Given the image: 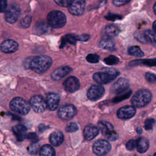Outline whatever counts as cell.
Segmentation results:
<instances>
[{
  "mask_svg": "<svg viewBox=\"0 0 156 156\" xmlns=\"http://www.w3.org/2000/svg\"><path fill=\"white\" fill-rule=\"evenodd\" d=\"M12 131L18 141H22L26 137L27 128L21 124H18L12 127Z\"/></svg>",
  "mask_w": 156,
  "mask_h": 156,
  "instance_id": "7402d4cb",
  "label": "cell"
},
{
  "mask_svg": "<svg viewBox=\"0 0 156 156\" xmlns=\"http://www.w3.org/2000/svg\"><path fill=\"white\" fill-rule=\"evenodd\" d=\"M78 129H79V126L76 122H70L67 125L66 127V131L68 132H76Z\"/></svg>",
  "mask_w": 156,
  "mask_h": 156,
  "instance_id": "e575fe53",
  "label": "cell"
},
{
  "mask_svg": "<svg viewBox=\"0 0 156 156\" xmlns=\"http://www.w3.org/2000/svg\"><path fill=\"white\" fill-rule=\"evenodd\" d=\"M105 18L108 20H110V21H115L116 20H119L121 19L122 16L119 15H116V14H108L107 15V16H105Z\"/></svg>",
  "mask_w": 156,
  "mask_h": 156,
  "instance_id": "7bdbcfd3",
  "label": "cell"
},
{
  "mask_svg": "<svg viewBox=\"0 0 156 156\" xmlns=\"http://www.w3.org/2000/svg\"><path fill=\"white\" fill-rule=\"evenodd\" d=\"M136 113V108L132 105H126L120 108L117 112V116L122 119H128L133 117Z\"/></svg>",
  "mask_w": 156,
  "mask_h": 156,
  "instance_id": "9a60e30c",
  "label": "cell"
},
{
  "mask_svg": "<svg viewBox=\"0 0 156 156\" xmlns=\"http://www.w3.org/2000/svg\"><path fill=\"white\" fill-rule=\"evenodd\" d=\"M90 38V36L88 34H82L80 35L77 36V40L81 41H85L88 40Z\"/></svg>",
  "mask_w": 156,
  "mask_h": 156,
  "instance_id": "f6af8a7d",
  "label": "cell"
},
{
  "mask_svg": "<svg viewBox=\"0 0 156 156\" xmlns=\"http://www.w3.org/2000/svg\"><path fill=\"white\" fill-rule=\"evenodd\" d=\"M7 8V0H0V13L4 12Z\"/></svg>",
  "mask_w": 156,
  "mask_h": 156,
  "instance_id": "ee69618b",
  "label": "cell"
},
{
  "mask_svg": "<svg viewBox=\"0 0 156 156\" xmlns=\"http://www.w3.org/2000/svg\"><path fill=\"white\" fill-rule=\"evenodd\" d=\"M5 12V20L10 24L16 22L21 14V9L19 5L14 4H11Z\"/></svg>",
  "mask_w": 156,
  "mask_h": 156,
  "instance_id": "8992f818",
  "label": "cell"
},
{
  "mask_svg": "<svg viewBox=\"0 0 156 156\" xmlns=\"http://www.w3.org/2000/svg\"><path fill=\"white\" fill-rule=\"evenodd\" d=\"M136 130H137V132H138L139 133H141L142 132V130H141V129H140V128H138Z\"/></svg>",
  "mask_w": 156,
  "mask_h": 156,
  "instance_id": "681fc988",
  "label": "cell"
},
{
  "mask_svg": "<svg viewBox=\"0 0 156 156\" xmlns=\"http://www.w3.org/2000/svg\"><path fill=\"white\" fill-rule=\"evenodd\" d=\"M32 22V16L30 15H27L24 16L20 22L19 27L21 28H27L30 26Z\"/></svg>",
  "mask_w": 156,
  "mask_h": 156,
  "instance_id": "4dcf8cb0",
  "label": "cell"
},
{
  "mask_svg": "<svg viewBox=\"0 0 156 156\" xmlns=\"http://www.w3.org/2000/svg\"><path fill=\"white\" fill-rule=\"evenodd\" d=\"M126 148L129 151H132L136 147V140H130L126 143Z\"/></svg>",
  "mask_w": 156,
  "mask_h": 156,
  "instance_id": "60d3db41",
  "label": "cell"
},
{
  "mask_svg": "<svg viewBox=\"0 0 156 156\" xmlns=\"http://www.w3.org/2000/svg\"><path fill=\"white\" fill-rule=\"evenodd\" d=\"M119 29L115 26V25H108L105 26L102 32V37L108 38H113L118 35L119 34Z\"/></svg>",
  "mask_w": 156,
  "mask_h": 156,
  "instance_id": "d6986e66",
  "label": "cell"
},
{
  "mask_svg": "<svg viewBox=\"0 0 156 156\" xmlns=\"http://www.w3.org/2000/svg\"><path fill=\"white\" fill-rule=\"evenodd\" d=\"M122 95L120 94V96L119 95V96H116V97H115V98H114L113 101H114L115 102H118L119 101H122L123 99L129 98V96H130V93H131V91H126V92H125V91H124L122 92Z\"/></svg>",
  "mask_w": 156,
  "mask_h": 156,
  "instance_id": "d6a6232c",
  "label": "cell"
},
{
  "mask_svg": "<svg viewBox=\"0 0 156 156\" xmlns=\"http://www.w3.org/2000/svg\"><path fill=\"white\" fill-rule=\"evenodd\" d=\"M105 92L104 88L99 85H93L87 91V97L91 101H96L102 97Z\"/></svg>",
  "mask_w": 156,
  "mask_h": 156,
  "instance_id": "7c38bea8",
  "label": "cell"
},
{
  "mask_svg": "<svg viewBox=\"0 0 156 156\" xmlns=\"http://www.w3.org/2000/svg\"><path fill=\"white\" fill-rule=\"evenodd\" d=\"M146 79L149 82V83H155L156 80V77L154 74L151 73H146L145 74Z\"/></svg>",
  "mask_w": 156,
  "mask_h": 156,
  "instance_id": "ab89813d",
  "label": "cell"
},
{
  "mask_svg": "<svg viewBox=\"0 0 156 156\" xmlns=\"http://www.w3.org/2000/svg\"><path fill=\"white\" fill-rule=\"evenodd\" d=\"M149 143L148 140L144 138L141 137L136 140V147L138 152L144 153L146 152L149 148Z\"/></svg>",
  "mask_w": 156,
  "mask_h": 156,
  "instance_id": "cb8c5ba5",
  "label": "cell"
},
{
  "mask_svg": "<svg viewBox=\"0 0 156 156\" xmlns=\"http://www.w3.org/2000/svg\"><path fill=\"white\" fill-rule=\"evenodd\" d=\"M155 155H156V154H155H155H154V156H155Z\"/></svg>",
  "mask_w": 156,
  "mask_h": 156,
  "instance_id": "f907efd6",
  "label": "cell"
},
{
  "mask_svg": "<svg viewBox=\"0 0 156 156\" xmlns=\"http://www.w3.org/2000/svg\"><path fill=\"white\" fill-rule=\"evenodd\" d=\"M99 129L105 138L110 140H115L118 138L117 133L113 130V126L108 122L101 121L98 123Z\"/></svg>",
  "mask_w": 156,
  "mask_h": 156,
  "instance_id": "52a82bcc",
  "label": "cell"
},
{
  "mask_svg": "<svg viewBox=\"0 0 156 156\" xmlns=\"http://www.w3.org/2000/svg\"><path fill=\"white\" fill-rule=\"evenodd\" d=\"M131 156H136V155H131Z\"/></svg>",
  "mask_w": 156,
  "mask_h": 156,
  "instance_id": "816d5d0a",
  "label": "cell"
},
{
  "mask_svg": "<svg viewBox=\"0 0 156 156\" xmlns=\"http://www.w3.org/2000/svg\"><path fill=\"white\" fill-rule=\"evenodd\" d=\"M52 62L50 57L46 55H40L29 58L26 62L25 65L38 74H42L50 68Z\"/></svg>",
  "mask_w": 156,
  "mask_h": 156,
  "instance_id": "6da1fadb",
  "label": "cell"
},
{
  "mask_svg": "<svg viewBox=\"0 0 156 156\" xmlns=\"http://www.w3.org/2000/svg\"><path fill=\"white\" fill-rule=\"evenodd\" d=\"M152 93L147 90H138L132 98L131 103L133 106L141 108L147 105L151 101Z\"/></svg>",
  "mask_w": 156,
  "mask_h": 156,
  "instance_id": "3957f363",
  "label": "cell"
},
{
  "mask_svg": "<svg viewBox=\"0 0 156 156\" xmlns=\"http://www.w3.org/2000/svg\"><path fill=\"white\" fill-rule=\"evenodd\" d=\"M39 149H40V146L36 142H34L29 147L28 151H29V152L31 154H36L38 152Z\"/></svg>",
  "mask_w": 156,
  "mask_h": 156,
  "instance_id": "d590c367",
  "label": "cell"
},
{
  "mask_svg": "<svg viewBox=\"0 0 156 156\" xmlns=\"http://www.w3.org/2000/svg\"><path fill=\"white\" fill-rule=\"evenodd\" d=\"M18 43L12 39H7L3 41L0 46L1 51L6 54L13 53L18 49Z\"/></svg>",
  "mask_w": 156,
  "mask_h": 156,
  "instance_id": "4fadbf2b",
  "label": "cell"
},
{
  "mask_svg": "<svg viewBox=\"0 0 156 156\" xmlns=\"http://www.w3.org/2000/svg\"><path fill=\"white\" fill-rule=\"evenodd\" d=\"M64 136L60 131L56 130L52 132L49 136V141L54 146H60L63 141Z\"/></svg>",
  "mask_w": 156,
  "mask_h": 156,
  "instance_id": "44dd1931",
  "label": "cell"
},
{
  "mask_svg": "<svg viewBox=\"0 0 156 156\" xmlns=\"http://www.w3.org/2000/svg\"><path fill=\"white\" fill-rule=\"evenodd\" d=\"M9 107L13 112L22 115H27L30 111V105L27 102L22 98H13L9 103Z\"/></svg>",
  "mask_w": 156,
  "mask_h": 156,
  "instance_id": "277c9868",
  "label": "cell"
},
{
  "mask_svg": "<svg viewBox=\"0 0 156 156\" xmlns=\"http://www.w3.org/2000/svg\"><path fill=\"white\" fill-rule=\"evenodd\" d=\"M119 73L113 68H104L101 71L94 73L93 79L98 83L106 84L116 79Z\"/></svg>",
  "mask_w": 156,
  "mask_h": 156,
  "instance_id": "7a4b0ae2",
  "label": "cell"
},
{
  "mask_svg": "<svg viewBox=\"0 0 156 156\" xmlns=\"http://www.w3.org/2000/svg\"><path fill=\"white\" fill-rule=\"evenodd\" d=\"M104 62L108 65H113L118 63L119 58L115 55H110L104 58Z\"/></svg>",
  "mask_w": 156,
  "mask_h": 156,
  "instance_id": "1f68e13d",
  "label": "cell"
},
{
  "mask_svg": "<svg viewBox=\"0 0 156 156\" xmlns=\"http://www.w3.org/2000/svg\"><path fill=\"white\" fill-rule=\"evenodd\" d=\"M65 90L69 93H73L80 88V82L76 77L70 76L66 79L63 83Z\"/></svg>",
  "mask_w": 156,
  "mask_h": 156,
  "instance_id": "5bb4252c",
  "label": "cell"
},
{
  "mask_svg": "<svg viewBox=\"0 0 156 156\" xmlns=\"http://www.w3.org/2000/svg\"><path fill=\"white\" fill-rule=\"evenodd\" d=\"M155 123V120L153 118H149L145 121L144 128L146 130H151Z\"/></svg>",
  "mask_w": 156,
  "mask_h": 156,
  "instance_id": "8d00e7d4",
  "label": "cell"
},
{
  "mask_svg": "<svg viewBox=\"0 0 156 156\" xmlns=\"http://www.w3.org/2000/svg\"><path fill=\"white\" fill-rule=\"evenodd\" d=\"M129 87V81L123 77L118 79L112 86L111 90L115 93H120L126 91Z\"/></svg>",
  "mask_w": 156,
  "mask_h": 156,
  "instance_id": "2e32d148",
  "label": "cell"
},
{
  "mask_svg": "<svg viewBox=\"0 0 156 156\" xmlns=\"http://www.w3.org/2000/svg\"><path fill=\"white\" fill-rule=\"evenodd\" d=\"M71 71V68L68 66H60L52 73L51 77L54 80H59L68 75Z\"/></svg>",
  "mask_w": 156,
  "mask_h": 156,
  "instance_id": "e0dca14e",
  "label": "cell"
},
{
  "mask_svg": "<svg viewBox=\"0 0 156 156\" xmlns=\"http://www.w3.org/2000/svg\"><path fill=\"white\" fill-rule=\"evenodd\" d=\"M87 60L90 63H98L99 60V57L96 54H90L86 57Z\"/></svg>",
  "mask_w": 156,
  "mask_h": 156,
  "instance_id": "836d02e7",
  "label": "cell"
},
{
  "mask_svg": "<svg viewBox=\"0 0 156 156\" xmlns=\"http://www.w3.org/2000/svg\"><path fill=\"white\" fill-rule=\"evenodd\" d=\"M155 21H154L153 23V25H152V27H153V31L155 33Z\"/></svg>",
  "mask_w": 156,
  "mask_h": 156,
  "instance_id": "7dc6e473",
  "label": "cell"
},
{
  "mask_svg": "<svg viewBox=\"0 0 156 156\" xmlns=\"http://www.w3.org/2000/svg\"><path fill=\"white\" fill-rule=\"evenodd\" d=\"M60 102V97L57 94L50 93L47 95L46 104L49 110L53 111L57 108Z\"/></svg>",
  "mask_w": 156,
  "mask_h": 156,
  "instance_id": "ac0fdd59",
  "label": "cell"
},
{
  "mask_svg": "<svg viewBox=\"0 0 156 156\" xmlns=\"http://www.w3.org/2000/svg\"><path fill=\"white\" fill-rule=\"evenodd\" d=\"M128 52L130 55L135 57H141L144 55V52L142 51L140 48L137 46H133L129 48L128 50Z\"/></svg>",
  "mask_w": 156,
  "mask_h": 156,
  "instance_id": "f1b7e54d",
  "label": "cell"
},
{
  "mask_svg": "<svg viewBox=\"0 0 156 156\" xmlns=\"http://www.w3.org/2000/svg\"><path fill=\"white\" fill-rule=\"evenodd\" d=\"M40 156H55V152L51 145L45 144L40 149Z\"/></svg>",
  "mask_w": 156,
  "mask_h": 156,
  "instance_id": "d4e9b609",
  "label": "cell"
},
{
  "mask_svg": "<svg viewBox=\"0 0 156 156\" xmlns=\"http://www.w3.org/2000/svg\"><path fill=\"white\" fill-rule=\"evenodd\" d=\"M30 105L37 113H42L47 108L46 101L41 95H35L30 99Z\"/></svg>",
  "mask_w": 156,
  "mask_h": 156,
  "instance_id": "30bf717a",
  "label": "cell"
},
{
  "mask_svg": "<svg viewBox=\"0 0 156 156\" xmlns=\"http://www.w3.org/2000/svg\"><path fill=\"white\" fill-rule=\"evenodd\" d=\"M77 113L76 108L72 104H66L61 107L58 112L60 118L63 120H69L73 118Z\"/></svg>",
  "mask_w": 156,
  "mask_h": 156,
  "instance_id": "9c48e42d",
  "label": "cell"
},
{
  "mask_svg": "<svg viewBox=\"0 0 156 156\" xmlns=\"http://www.w3.org/2000/svg\"><path fill=\"white\" fill-rule=\"evenodd\" d=\"M48 30V26L43 21H38L36 23L35 26V31L38 34H42L46 33Z\"/></svg>",
  "mask_w": 156,
  "mask_h": 156,
  "instance_id": "484cf974",
  "label": "cell"
},
{
  "mask_svg": "<svg viewBox=\"0 0 156 156\" xmlns=\"http://www.w3.org/2000/svg\"><path fill=\"white\" fill-rule=\"evenodd\" d=\"M155 58L153 59H147V60H135L131 62V65H136L139 64H143L146 66H154L155 65Z\"/></svg>",
  "mask_w": 156,
  "mask_h": 156,
  "instance_id": "f546056e",
  "label": "cell"
},
{
  "mask_svg": "<svg viewBox=\"0 0 156 156\" xmlns=\"http://www.w3.org/2000/svg\"><path fill=\"white\" fill-rule=\"evenodd\" d=\"M85 0H72L68 7V11L73 15H82L85 12Z\"/></svg>",
  "mask_w": 156,
  "mask_h": 156,
  "instance_id": "8fae6325",
  "label": "cell"
},
{
  "mask_svg": "<svg viewBox=\"0 0 156 156\" xmlns=\"http://www.w3.org/2000/svg\"><path fill=\"white\" fill-rule=\"evenodd\" d=\"M99 46L103 49L108 51H114L115 49V44L111 38L102 37L99 43Z\"/></svg>",
  "mask_w": 156,
  "mask_h": 156,
  "instance_id": "603a6c76",
  "label": "cell"
},
{
  "mask_svg": "<svg viewBox=\"0 0 156 156\" xmlns=\"http://www.w3.org/2000/svg\"><path fill=\"white\" fill-rule=\"evenodd\" d=\"M130 0H112L113 4L115 6H122L130 2Z\"/></svg>",
  "mask_w": 156,
  "mask_h": 156,
  "instance_id": "b9f144b4",
  "label": "cell"
},
{
  "mask_svg": "<svg viewBox=\"0 0 156 156\" xmlns=\"http://www.w3.org/2000/svg\"><path fill=\"white\" fill-rule=\"evenodd\" d=\"M47 19L49 25L54 28L62 27L66 23V17L65 15L58 10L50 12L48 15Z\"/></svg>",
  "mask_w": 156,
  "mask_h": 156,
  "instance_id": "5b68a950",
  "label": "cell"
},
{
  "mask_svg": "<svg viewBox=\"0 0 156 156\" xmlns=\"http://www.w3.org/2000/svg\"><path fill=\"white\" fill-rule=\"evenodd\" d=\"M135 37L136 38V39L137 40H138L141 43H147V41H146V40L145 39V37H144L143 32H136L135 34Z\"/></svg>",
  "mask_w": 156,
  "mask_h": 156,
  "instance_id": "74e56055",
  "label": "cell"
},
{
  "mask_svg": "<svg viewBox=\"0 0 156 156\" xmlns=\"http://www.w3.org/2000/svg\"><path fill=\"white\" fill-rule=\"evenodd\" d=\"M99 133V129L92 124L87 126L83 129V135L84 138L87 141H90L95 138Z\"/></svg>",
  "mask_w": 156,
  "mask_h": 156,
  "instance_id": "ffe728a7",
  "label": "cell"
},
{
  "mask_svg": "<svg viewBox=\"0 0 156 156\" xmlns=\"http://www.w3.org/2000/svg\"><path fill=\"white\" fill-rule=\"evenodd\" d=\"M55 3L61 7H68L72 0H54Z\"/></svg>",
  "mask_w": 156,
  "mask_h": 156,
  "instance_id": "f35d334b",
  "label": "cell"
},
{
  "mask_svg": "<svg viewBox=\"0 0 156 156\" xmlns=\"http://www.w3.org/2000/svg\"><path fill=\"white\" fill-rule=\"evenodd\" d=\"M77 40V35H73V34H67L64 37H63L62 40V46L61 48L64 46L66 43L68 42L72 44H75L76 43Z\"/></svg>",
  "mask_w": 156,
  "mask_h": 156,
  "instance_id": "83f0119b",
  "label": "cell"
},
{
  "mask_svg": "<svg viewBox=\"0 0 156 156\" xmlns=\"http://www.w3.org/2000/svg\"><path fill=\"white\" fill-rule=\"evenodd\" d=\"M144 35L147 42H149L151 44L155 45V33L150 29L145 30L144 32Z\"/></svg>",
  "mask_w": 156,
  "mask_h": 156,
  "instance_id": "4316f807",
  "label": "cell"
},
{
  "mask_svg": "<svg viewBox=\"0 0 156 156\" xmlns=\"http://www.w3.org/2000/svg\"><path fill=\"white\" fill-rule=\"evenodd\" d=\"M26 137L29 139V140H32L34 142H36L37 140H38V136L37 135L34 133H29Z\"/></svg>",
  "mask_w": 156,
  "mask_h": 156,
  "instance_id": "bcb514c9",
  "label": "cell"
},
{
  "mask_svg": "<svg viewBox=\"0 0 156 156\" xmlns=\"http://www.w3.org/2000/svg\"><path fill=\"white\" fill-rule=\"evenodd\" d=\"M155 7H156V4H155H155H154V7H153L154 12V13H155V14L156 13V12H155Z\"/></svg>",
  "mask_w": 156,
  "mask_h": 156,
  "instance_id": "c3c4849f",
  "label": "cell"
},
{
  "mask_svg": "<svg viewBox=\"0 0 156 156\" xmlns=\"http://www.w3.org/2000/svg\"><path fill=\"white\" fill-rule=\"evenodd\" d=\"M110 149L111 145L110 143L105 140H99L93 146L94 153L99 156L105 155L110 152Z\"/></svg>",
  "mask_w": 156,
  "mask_h": 156,
  "instance_id": "ba28073f",
  "label": "cell"
}]
</instances>
